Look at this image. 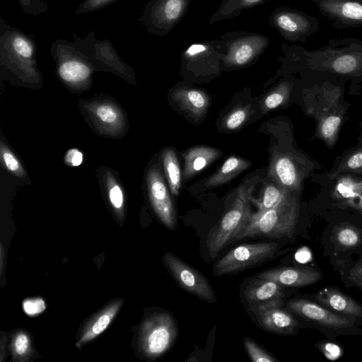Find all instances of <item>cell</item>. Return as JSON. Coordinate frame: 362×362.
I'll list each match as a JSON object with an SVG mask.
<instances>
[{
  "instance_id": "cell-1",
  "label": "cell",
  "mask_w": 362,
  "mask_h": 362,
  "mask_svg": "<svg viewBox=\"0 0 362 362\" xmlns=\"http://www.w3.org/2000/svg\"><path fill=\"white\" fill-rule=\"evenodd\" d=\"M294 61L317 77L362 81V40L332 38L327 45L314 50H296Z\"/></svg>"
},
{
  "instance_id": "cell-2",
  "label": "cell",
  "mask_w": 362,
  "mask_h": 362,
  "mask_svg": "<svg viewBox=\"0 0 362 362\" xmlns=\"http://www.w3.org/2000/svg\"><path fill=\"white\" fill-rule=\"evenodd\" d=\"M303 94L305 114L316 122L315 136L329 148L334 146L349 103L344 100L341 87L325 77Z\"/></svg>"
},
{
  "instance_id": "cell-3",
  "label": "cell",
  "mask_w": 362,
  "mask_h": 362,
  "mask_svg": "<svg viewBox=\"0 0 362 362\" xmlns=\"http://www.w3.org/2000/svg\"><path fill=\"white\" fill-rule=\"evenodd\" d=\"M298 215V192H291L272 209L252 213L235 241L255 237L291 238L295 232Z\"/></svg>"
},
{
  "instance_id": "cell-4",
  "label": "cell",
  "mask_w": 362,
  "mask_h": 362,
  "mask_svg": "<svg viewBox=\"0 0 362 362\" xmlns=\"http://www.w3.org/2000/svg\"><path fill=\"white\" fill-rule=\"evenodd\" d=\"M259 176L247 177L235 192V199L228 211L211 228L207 235L206 247L209 256L215 258L229 244L235 241L252 212L250 202Z\"/></svg>"
},
{
  "instance_id": "cell-5",
  "label": "cell",
  "mask_w": 362,
  "mask_h": 362,
  "mask_svg": "<svg viewBox=\"0 0 362 362\" xmlns=\"http://www.w3.org/2000/svg\"><path fill=\"white\" fill-rule=\"evenodd\" d=\"M37 45L33 33L26 34L0 18V59L5 69L37 77Z\"/></svg>"
},
{
  "instance_id": "cell-6",
  "label": "cell",
  "mask_w": 362,
  "mask_h": 362,
  "mask_svg": "<svg viewBox=\"0 0 362 362\" xmlns=\"http://www.w3.org/2000/svg\"><path fill=\"white\" fill-rule=\"evenodd\" d=\"M179 333L177 323L168 312H156L146 318L139 330L140 351L149 359L165 354L175 344Z\"/></svg>"
},
{
  "instance_id": "cell-7",
  "label": "cell",
  "mask_w": 362,
  "mask_h": 362,
  "mask_svg": "<svg viewBox=\"0 0 362 362\" xmlns=\"http://www.w3.org/2000/svg\"><path fill=\"white\" fill-rule=\"evenodd\" d=\"M279 246L274 242L246 243L238 245L218 259L213 267V274L221 276L235 274L269 261Z\"/></svg>"
},
{
  "instance_id": "cell-8",
  "label": "cell",
  "mask_w": 362,
  "mask_h": 362,
  "mask_svg": "<svg viewBox=\"0 0 362 362\" xmlns=\"http://www.w3.org/2000/svg\"><path fill=\"white\" fill-rule=\"evenodd\" d=\"M51 54L57 64L60 78L71 85L87 81L93 73L89 57L73 41L57 39L51 45Z\"/></svg>"
},
{
  "instance_id": "cell-9",
  "label": "cell",
  "mask_w": 362,
  "mask_h": 362,
  "mask_svg": "<svg viewBox=\"0 0 362 362\" xmlns=\"http://www.w3.org/2000/svg\"><path fill=\"white\" fill-rule=\"evenodd\" d=\"M163 262L182 289L206 302L214 303L217 301L214 290L208 279L196 268L170 252H165Z\"/></svg>"
},
{
  "instance_id": "cell-10",
  "label": "cell",
  "mask_w": 362,
  "mask_h": 362,
  "mask_svg": "<svg viewBox=\"0 0 362 362\" xmlns=\"http://www.w3.org/2000/svg\"><path fill=\"white\" fill-rule=\"evenodd\" d=\"M311 168V162L302 155L275 151L269 166L268 175L288 191L298 193Z\"/></svg>"
},
{
  "instance_id": "cell-11",
  "label": "cell",
  "mask_w": 362,
  "mask_h": 362,
  "mask_svg": "<svg viewBox=\"0 0 362 362\" xmlns=\"http://www.w3.org/2000/svg\"><path fill=\"white\" fill-rule=\"evenodd\" d=\"M187 0H151L144 6L138 22L149 33L161 35L182 14Z\"/></svg>"
},
{
  "instance_id": "cell-12",
  "label": "cell",
  "mask_w": 362,
  "mask_h": 362,
  "mask_svg": "<svg viewBox=\"0 0 362 362\" xmlns=\"http://www.w3.org/2000/svg\"><path fill=\"white\" fill-rule=\"evenodd\" d=\"M284 287L275 281L254 276L243 283L240 296L243 305L250 311L271 304L283 305Z\"/></svg>"
},
{
  "instance_id": "cell-13",
  "label": "cell",
  "mask_w": 362,
  "mask_h": 362,
  "mask_svg": "<svg viewBox=\"0 0 362 362\" xmlns=\"http://www.w3.org/2000/svg\"><path fill=\"white\" fill-rule=\"evenodd\" d=\"M338 29L362 28V0H312Z\"/></svg>"
},
{
  "instance_id": "cell-14",
  "label": "cell",
  "mask_w": 362,
  "mask_h": 362,
  "mask_svg": "<svg viewBox=\"0 0 362 362\" xmlns=\"http://www.w3.org/2000/svg\"><path fill=\"white\" fill-rule=\"evenodd\" d=\"M147 187L149 199L153 211L170 230L177 227L176 212L168 187L159 169L151 168L147 175Z\"/></svg>"
},
{
  "instance_id": "cell-15",
  "label": "cell",
  "mask_w": 362,
  "mask_h": 362,
  "mask_svg": "<svg viewBox=\"0 0 362 362\" xmlns=\"http://www.w3.org/2000/svg\"><path fill=\"white\" fill-rule=\"evenodd\" d=\"M275 23L288 40L305 42L318 31L320 21L305 13L287 9L276 15Z\"/></svg>"
},
{
  "instance_id": "cell-16",
  "label": "cell",
  "mask_w": 362,
  "mask_h": 362,
  "mask_svg": "<svg viewBox=\"0 0 362 362\" xmlns=\"http://www.w3.org/2000/svg\"><path fill=\"white\" fill-rule=\"evenodd\" d=\"M286 308L293 313L322 326L341 329L351 327L356 319L337 315L317 303L301 298L289 300Z\"/></svg>"
},
{
  "instance_id": "cell-17",
  "label": "cell",
  "mask_w": 362,
  "mask_h": 362,
  "mask_svg": "<svg viewBox=\"0 0 362 362\" xmlns=\"http://www.w3.org/2000/svg\"><path fill=\"white\" fill-rule=\"evenodd\" d=\"M257 325L264 330L276 334H291L298 326L296 319L282 305L271 304L251 310Z\"/></svg>"
},
{
  "instance_id": "cell-18",
  "label": "cell",
  "mask_w": 362,
  "mask_h": 362,
  "mask_svg": "<svg viewBox=\"0 0 362 362\" xmlns=\"http://www.w3.org/2000/svg\"><path fill=\"white\" fill-rule=\"evenodd\" d=\"M255 276L275 281L283 286L288 287L309 286L322 278V274L315 269L295 267L267 269Z\"/></svg>"
},
{
  "instance_id": "cell-19",
  "label": "cell",
  "mask_w": 362,
  "mask_h": 362,
  "mask_svg": "<svg viewBox=\"0 0 362 362\" xmlns=\"http://www.w3.org/2000/svg\"><path fill=\"white\" fill-rule=\"evenodd\" d=\"M172 98L180 109L195 120L205 115L209 105L208 95L197 88H177L173 91Z\"/></svg>"
},
{
  "instance_id": "cell-20",
  "label": "cell",
  "mask_w": 362,
  "mask_h": 362,
  "mask_svg": "<svg viewBox=\"0 0 362 362\" xmlns=\"http://www.w3.org/2000/svg\"><path fill=\"white\" fill-rule=\"evenodd\" d=\"M316 300L332 310L353 317H362V305L332 287H325L315 295Z\"/></svg>"
},
{
  "instance_id": "cell-21",
  "label": "cell",
  "mask_w": 362,
  "mask_h": 362,
  "mask_svg": "<svg viewBox=\"0 0 362 362\" xmlns=\"http://www.w3.org/2000/svg\"><path fill=\"white\" fill-rule=\"evenodd\" d=\"M221 155L218 149L209 146H194L183 153V177L189 180L214 163Z\"/></svg>"
},
{
  "instance_id": "cell-22",
  "label": "cell",
  "mask_w": 362,
  "mask_h": 362,
  "mask_svg": "<svg viewBox=\"0 0 362 362\" xmlns=\"http://www.w3.org/2000/svg\"><path fill=\"white\" fill-rule=\"evenodd\" d=\"M122 304V300L111 303L88 322L83 328L76 346L80 348L102 334L114 319Z\"/></svg>"
},
{
  "instance_id": "cell-23",
  "label": "cell",
  "mask_w": 362,
  "mask_h": 362,
  "mask_svg": "<svg viewBox=\"0 0 362 362\" xmlns=\"http://www.w3.org/2000/svg\"><path fill=\"white\" fill-rule=\"evenodd\" d=\"M328 178L334 180L332 197L345 205L362 194L361 175L342 173Z\"/></svg>"
},
{
  "instance_id": "cell-24",
  "label": "cell",
  "mask_w": 362,
  "mask_h": 362,
  "mask_svg": "<svg viewBox=\"0 0 362 362\" xmlns=\"http://www.w3.org/2000/svg\"><path fill=\"white\" fill-rule=\"evenodd\" d=\"M250 163L237 156L228 158L219 169L211 175L204 183L206 187H215L226 184L245 170L247 169Z\"/></svg>"
},
{
  "instance_id": "cell-25",
  "label": "cell",
  "mask_w": 362,
  "mask_h": 362,
  "mask_svg": "<svg viewBox=\"0 0 362 362\" xmlns=\"http://www.w3.org/2000/svg\"><path fill=\"white\" fill-rule=\"evenodd\" d=\"M291 192L269 177V180L262 188L259 198L255 199L252 197L251 202L257 206L258 212H262L277 205Z\"/></svg>"
},
{
  "instance_id": "cell-26",
  "label": "cell",
  "mask_w": 362,
  "mask_h": 362,
  "mask_svg": "<svg viewBox=\"0 0 362 362\" xmlns=\"http://www.w3.org/2000/svg\"><path fill=\"white\" fill-rule=\"evenodd\" d=\"M258 38H247L236 42L226 57V62L233 66H243L250 62L261 49L257 43Z\"/></svg>"
},
{
  "instance_id": "cell-27",
  "label": "cell",
  "mask_w": 362,
  "mask_h": 362,
  "mask_svg": "<svg viewBox=\"0 0 362 362\" xmlns=\"http://www.w3.org/2000/svg\"><path fill=\"white\" fill-rule=\"evenodd\" d=\"M342 173H352L362 175V146L351 148L345 152L336 162L327 176Z\"/></svg>"
},
{
  "instance_id": "cell-28",
  "label": "cell",
  "mask_w": 362,
  "mask_h": 362,
  "mask_svg": "<svg viewBox=\"0 0 362 362\" xmlns=\"http://www.w3.org/2000/svg\"><path fill=\"white\" fill-rule=\"evenodd\" d=\"M162 162L170 192L177 196L181 187V171L175 151L165 149L162 153Z\"/></svg>"
},
{
  "instance_id": "cell-29",
  "label": "cell",
  "mask_w": 362,
  "mask_h": 362,
  "mask_svg": "<svg viewBox=\"0 0 362 362\" xmlns=\"http://www.w3.org/2000/svg\"><path fill=\"white\" fill-rule=\"evenodd\" d=\"M293 83L290 81H284L278 85L264 99L262 109L269 111L285 104L289 98Z\"/></svg>"
},
{
  "instance_id": "cell-30",
  "label": "cell",
  "mask_w": 362,
  "mask_h": 362,
  "mask_svg": "<svg viewBox=\"0 0 362 362\" xmlns=\"http://www.w3.org/2000/svg\"><path fill=\"white\" fill-rule=\"evenodd\" d=\"M93 112L97 121L105 127H117L121 122L119 110L110 103L96 105Z\"/></svg>"
},
{
  "instance_id": "cell-31",
  "label": "cell",
  "mask_w": 362,
  "mask_h": 362,
  "mask_svg": "<svg viewBox=\"0 0 362 362\" xmlns=\"http://www.w3.org/2000/svg\"><path fill=\"white\" fill-rule=\"evenodd\" d=\"M335 239L337 243L345 248L358 246L361 242V235L357 228L351 225L340 226L335 231Z\"/></svg>"
},
{
  "instance_id": "cell-32",
  "label": "cell",
  "mask_w": 362,
  "mask_h": 362,
  "mask_svg": "<svg viewBox=\"0 0 362 362\" xmlns=\"http://www.w3.org/2000/svg\"><path fill=\"white\" fill-rule=\"evenodd\" d=\"M11 350L14 361L27 360L31 353V342L28 334L20 331L14 334Z\"/></svg>"
},
{
  "instance_id": "cell-33",
  "label": "cell",
  "mask_w": 362,
  "mask_h": 362,
  "mask_svg": "<svg viewBox=\"0 0 362 362\" xmlns=\"http://www.w3.org/2000/svg\"><path fill=\"white\" fill-rule=\"evenodd\" d=\"M243 345L251 361L254 362H278L279 360L269 352L260 346L248 337L243 339Z\"/></svg>"
},
{
  "instance_id": "cell-34",
  "label": "cell",
  "mask_w": 362,
  "mask_h": 362,
  "mask_svg": "<svg viewBox=\"0 0 362 362\" xmlns=\"http://www.w3.org/2000/svg\"><path fill=\"white\" fill-rule=\"evenodd\" d=\"M250 112L247 106L240 107L230 112L224 119V127L228 130H235L247 120Z\"/></svg>"
},
{
  "instance_id": "cell-35",
  "label": "cell",
  "mask_w": 362,
  "mask_h": 362,
  "mask_svg": "<svg viewBox=\"0 0 362 362\" xmlns=\"http://www.w3.org/2000/svg\"><path fill=\"white\" fill-rule=\"evenodd\" d=\"M22 11L30 16H37L47 13L48 5L45 0H17Z\"/></svg>"
},
{
  "instance_id": "cell-36",
  "label": "cell",
  "mask_w": 362,
  "mask_h": 362,
  "mask_svg": "<svg viewBox=\"0 0 362 362\" xmlns=\"http://www.w3.org/2000/svg\"><path fill=\"white\" fill-rule=\"evenodd\" d=\"M1 156L4 165L10 172L18 176H22L24 174L23 169L18 160L13 153L3 144L1 146Z\"/></svg>"
},
{
  "instance_id": "cell-37",
  "label": "cell",
  "mask_w": 362,
  "mask_h": 362,
  "mask_svg": "<svg viewBox=\"0 0 362 362\" xmlns=\"http://www.w3.org/2000/svg\"><path fill=\"white\" fill-rule=\"evenodd\" d=\"M118 0H83L75 10V14H82L102 9Z\"/></svg>"
},
{
  "instance_id": "cell-38",
  "label": "cell",
  "mask_w": 362,
  "mask_h": 362,
  "mask_svg": "<svg viewBox=\"0 0 362 362\" xmlns=\"http://www.w3.org/2000/svg\"><path fill=\"white\" fill-rule=\"evenodd\" d=\"M108 197L112 207L118 212H121L124 207V194L120 186L114 181L108 187Z\"/></svg>"
},
{
  "instance_id": "cell-39",
  "label": "cell",
  "mask_w": 362,
  "mask_h": 362,
  "mask_svg": "<svg viewBox=\"0 0 362 362\" xmlns=\"http://www.w3.org/2000/svg\"><path fill=\"white\" fill-rule=\"evenodd\" d=\"M22 308L25 314L30 317H35L45 310L46 304L41 298H28L23 300Z\"/></svg>"
},
{
  "instance_id": "cell-40",
  "label": "cell",
  "mask_w": 362,
  "mask_h": 362,
  "mask_svg": "<svg viewBox=\"0 0 362 362\" xmlns=\"http://www.w3.org/2000/svg\"><path fill=\"white\" fill-rule=\"evenodd\" d=\"M65 162L70 166H79L83 162V154L77 149H70L66 153Z\"/></svg>"
},
{
  "instance_id": "cell-41",
  "label": "cell",
  "mask_w": 362,
  "mask_h": 362,
  "mask_svg": "<svg viewBox=\"0 0 362 362\" xmlns=\"http://www.w3.org/2000/svg\"><path fill=\"white\" fill-rule=\"evenodd\" d=\"M322 351L326 357L331 360L338 358L341 355V349L336 344L327 343L322 346Z\"/></svg>"
},
{
  "instance_id": "cell-42",
  "label": "cell",
  "mask_w": 362,
  "mask_h": 362,
  "mask_svg": "<svg viewBox=\"0 0 362 362\" xmlns=\"http://www.w3.org/2000/svg\"><path fill=\"white\" fill-rule=\"evenodd\" d=\"M296 257L300 262H307L311 259V253L308 248H301L296 253Z\"/></svg>"
},
{
  "instance_id": "cell-43",
  "label": "cell",
  "mask_w": 362,
  "mask_h": 362,
  "mask_svg": "<svg viewBox=\"0 0 362 362\" xmlns=\"http://www.w3.org/2000/svg\"><path fill=\"white\" fill-rule=\"evenodd\" d=\"M350 276L354 281L362 279V264L354 267L351 270Z\"/></svg>"
},
{
  "instance_id": "cell-44",
  "label": "cell",
  "mask_w": 362,
  "mask_h": 362,
  "mask_svg": "<svg viewBox=\"0 0 362 362\" xmlns=\"http://www.w3.org/2000/svg\"><path fill=\"white\" fill-rule=\"evenodd\" d=\"M346 205L362 212V194L348 202Z\"/></svg>"
},
{
  "instance_id": "cell-45",
  "label": "cell",
  "mask_w": 362,
  "mask_h": 362,
  "mask_svg": "<svg viewBox=\"0 0 362 362\" xmlns=\"http://www.w3.org/2000/svg\"><path fill=\"white\" fill-rule=\"evenodd\" d=\"M261 0H243V2L246 5H251L259 2Z\"/></svg>"
},
{
  "instance_id": "cell-46",
  "label": "cell",
  "mask_w": 362,
  "mask_h": 362,
  "mask_svg": "<svg viewBox=\"0 0 362 362\" xmlns=\"http://www.w3.org/2000/svg\"><path fill=\"white\" fill-rule=\"evenodd\" d=\"M355 283L356 284L357 286L362 289V279L356 281Z\"/></svg>"
}]
</instances>
